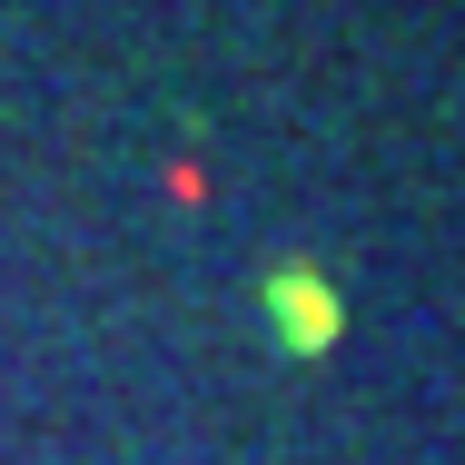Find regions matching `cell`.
Wrapping results in <instances>:
<instances>
[{"mask_svg": "<svg viewBox=\"0 0 465 465\" xmlns=\"http://www.w3.org/2000/svg\"><path fill=\"white\" fill-rule=\"evenodd\" d=\"M278 317H287L297 347H327V337H337V297H327L317 278H278Z\"/></svg>", "mask_w": 465, "mask_h": 465, "instance_id": "cell-1", "label": "cell"}]
</instances>
